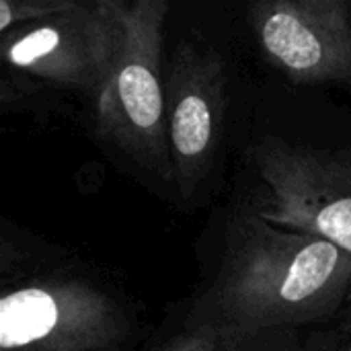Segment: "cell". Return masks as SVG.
Listing matches in <instances>:
<instances>
[{"instance_id": "11", "label": "cell", "mask_w": 351, "mask_h": 351, "mask_svg": "<svg viewBox=\"0 0 351 351\" xmlns=\"http://www.w3.org/2000/svg\"><path fill=\"white\" fill-rule=\"evenodd\" d=\"M348 351H351V346H350V350H348Z\"/></svg>"}, {"instance_id": "3", "label": "cell", "mask_w": 351, "mask_h": 351, "mask_svg": "<svg viewBox=\"0 0 351 351\" xmlns=\"http://www.w3.org/2000/svg\"><path fill=\"white\" fill-rule=\"evenodd\" d=\"M132 333L123 304L88 278L47 271L4 282L0 351H121Z\"/></svg>"}, {"instance_id": "7", "label": "cell", "mask_w": 351, "mask_h": 351, "mask_svg": "<svg viewBox=\"0 0 351 351\" xmlns=\"http://www.w3.org/2000/svg\"><path fill=\"white\" fill-rule=\"evenodd\" d=\"M226 72L220 53L199 43L175 49L165 78L173 181L187 195L210 171L224 113Z\"/></svg>"}, {"instance_id": "8", "label": "cell", "mask_w": 351, "mask_h": 351, "mask_svg": "<svg viewBox=\"0 0 351 351\" xmlns=\"http://www.w3.org/2000/svg\"><path fill=\"white\" fill-rule=\"evenodd\" d=\"M249 341L226 333L212 321L197 319L195 325L169 339L158 351H249Z\"/></svg>"}, {"instance_id": "5", "label": "cell", "mask_w": 351, "mask_h": 351, "mask_svg": "<svg viewBox=\"0 0 351 351\" xmlns=\"http://www.w3.org/2000/svg\"><path fill=\"white\" fill-rule=\"evenodd\" d=\"M253 158L265 187L253 208L265 220L323 237L351 255V148L325 150L267 138Z\"/></svg>"}, {"instance_id": "1", "label": "cell", "mask_w": 351, "mask_h": 351, "mask_svg": "<svg viewBox=\"0 0 351 351\" xmlns=\"http://www.w3.org/2000/svg\"><path fill=\"white\" fill-rule=\"evenodd\" d=\"M350 298V253L247 208L228 230L222 265L199 319L253 343L263 331L329 319Z\"/></svg>"}, {"instance_id": "4", "label": "cell", "mask_w": 351, "mask_h": 351, "mask_svg": "<svg viewBox=\"0 0 351 351\" xmlns=\"http://www.w3.org/2000/svg\"><path fill=\"white\" fill-rule=\"evenodd\" d=\"M117 21L111 0L72 8L2 33L4 78L97 99L113 64Z\"/></svg>"}, {"instance_id": "2", "label": "cell", "mask_w": 351, "mask_h": 351, "mask_svg": "<svg viewBox=\"0 0 351 351\" xmlns=\"http://www.w3.org/2000/svg\"><path fill=\"white\" fill-rule=\"evenodd\" d=\"M117 45L109 76L95 99L99 136L150 173L173 181L162 41L167 0H111Z\"/></svg>"}, {"instance_id": "10", "label": "cell", "mask_w": 351, "mask_h": 351, "mask_svg": "<svg viewBox=\"0 0 351 351\" xmlns=\"http://www.w3.org/2000/svg\"><path fill=\"white\" fill-rule=\"evenodd\" d=\"M298 351H343V346L337 339H323V341L308 343L306 348Z\"/></svg>"}, {"instance_id": "9", "label": "cell", "mask_w": 351, "mask_h": 351, "mask_svg": "<svg viewBox=\"0 0 351 351\" xmlns=\"http://www.w3.org/2000/svg\"><path fill=\"white\" fill-rule=\"evenodd\" d=\"M76 0H2L0 2V33L14 27L37 23L56 16L74 6Z\"/></svg>"}, {"instance_id": "6", "label": "cell", "mask_w": 351, "mask_h": 351, "mask_svg": "<svg viewBox=\"0 0 351 351\" xmlns=\"http://www.w3.org/2000/svg\"><path fill=\"white\" fill-rule=\"evenodd\" d=\"M261 53L296 84L351 86L350 0H265L249 6Z\"/></svg>"}]
</instances>
